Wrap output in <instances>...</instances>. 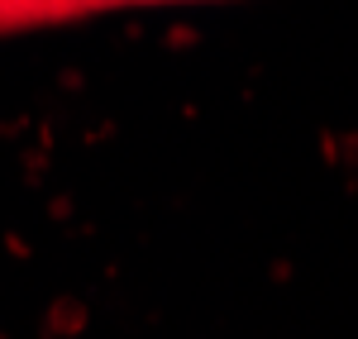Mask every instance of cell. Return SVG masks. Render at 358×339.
<instances>
[{
	"instance_id": "6da1fadb",
	"label": "cell",
	"mask_w": 358,
	"mask_h": 339,
	"mask_svg": "<svg viewBox=\"0 0 358 339\" xmlns=\"http://www.w3.org/2000/svg\"><path fill=\"white\" fill-rule=\"evenodd\" d=\"M106 0H20V29L29 24H67L82 15H101Z\"/></svg>"
},
{
	"instance_id": "7a4b0ae2",
	"label": "cell",
	"mask_w": 358,
	"mask_h": 339,
	"mask_svg": "<svg viewBox=\"0 0 358 339\" xmlns=\"http://www.w3.org/2000/svg\"><path fill=\"white\" fill-rule=\"evenodd\" d=\"M20 29V0H0V34Z\"/></svg>"
},
{
	"instance_id": "3957f363",
	"label": "cell",
	"mask_w": 358,
	"mask_h": 339,
	"mask_svg": "<svg viewBox=\"0 0 358 339\" xmlns=\"http://www.w3.org/2000/svg\"><path fill=\"white\" fill-rule=\"evenodd\" d=\"M124 5H192V0H106V10H124Z\"/></svg>"
}]
</instances>
